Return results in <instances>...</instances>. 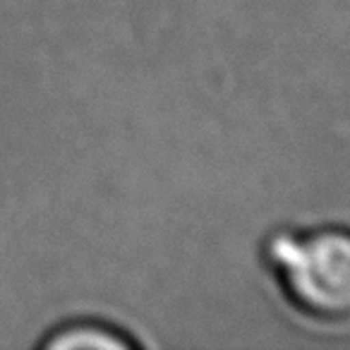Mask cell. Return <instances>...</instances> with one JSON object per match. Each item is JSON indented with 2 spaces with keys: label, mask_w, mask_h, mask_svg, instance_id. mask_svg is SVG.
<instances>
[{
  "label": "cell",
  "mask_w": 350,
  "mask_h": 350,
  "mask_svg": "<svg viewBox=\"0 0 350 350\" xmlns=\"http://www.w3.org/2000/svg\"><path fill=\"white\" fill-rule=\"evenodd\" d=\"M269 259L300 310L324 319L350 317V230L278 233Z\"/></svg>",
  "instance_id": "6da1fadb"
},
{
  "label": "cell",
  "mask_w": 350,
  "mask_h": 350,
  "mask_svg": "<svg viewBox=\"0 0 350 350\" xmlns=\"http://www.w3.org/2000/svg\"><path fill=\"white\" fill-rule=\"evenodd\" d=\"M127 338L116 336L98 326H75V329L63 331L60 336L49 340V348H106V350H122L127 348Z\"/></svg>",
  "instance_id": "7a4b0ae2"
}]
</instances>
